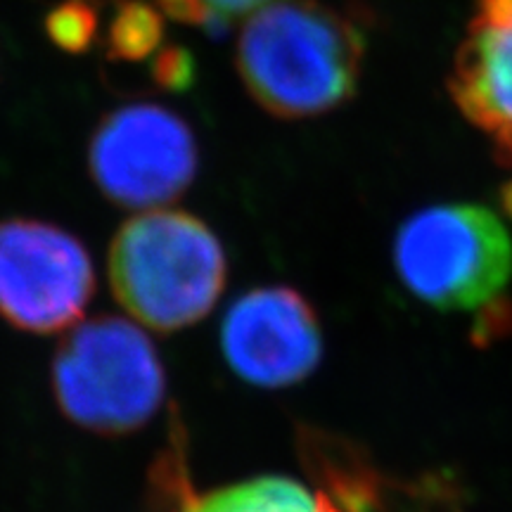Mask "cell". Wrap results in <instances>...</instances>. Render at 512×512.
Wrapping results in <instances>:
<instances>
[{
    "label": "cell",
    "mask_w": 512,
    "mask_h": 512,
    "mask_svg": "<svg viewBox=\"0 0 512 512\" xmlns=\"http://www.w3.org/2000/svg\"><path fill=\"white\" fill-rule=\"evenodd\" d=\"M448 83L463 117L512 164V0H475Z\"/></svg>",
    "instance_id": "cell-8"
},
{
    "label": "cell",
    "mask_w": 512,
    "mask_h": 512,
    "mask_svg": "<svg viewBox=\"0 0 512 512\" xmlns=\"http://www.w3.org/2000/svg\"><path fill=\"white\" fill-rule=\"evenodd\" d=\"M155 3L164 15L183 24H192V27H202L211 31V19L207 8L202 5V0H150Z\"/></svg>",
    "instance_id": "cell-14"
},
{
    "label": "cell",
    "mask_w": 512,
    "mask_h": 512,
    "mask_svg": "<svg viewBox=\"0 0 512 512\" xmlns=\"http://www.w3.org/2000/svg\"><path fill=\"white\" fill-rule=\"evenodd\" d=\"M221 349L233 373L266 389L290 387L320 363L323 337L309 302L290 287H259L230 306Z\"/></svg>",
    "instance_id": "cell-7"
},
{
    "label": "cell",
    "mask_w": 512,
    "mask_h": 512,
    "mask_svg": "<svg viewBox=\"0 0 512 512\" xmlns=\"http://www.w3.org/2000/svg\"><path fill=\"white\" fill-rule=\"evenodd\" d=\"M183 512H347L304 484L287 477H256L230 484L204 496L188 498Z\"/></svg>",
    "instance_id": "cell-9"
},
{
    "label": "cell",
    "mask_w": 512,
    "mask_h": 512,
    "mask_svg": "<svg viewBox=\"0 0 512 512\" xmlns=\"http://www.w3.org/2000/svg\"><path fill=\"white\" fill-rule=\"evenodd\" d=\"M164 19L155 3L117 0L107 24L105 53L114 62H145L162 48Z\"/></svg>",
    "instance_id": "cell-10"
},
{
    "label": "cell",
    "mask_w": 512,
    "mask_h": 512,
    "mask_svg": "<svg viewBox=\"0 0 512 512\" xmlns=\"http://www.w3.org/2000/svg\"><path fill=\"white\" fill-rule=\"evenodd\" d=\"M275 3V0H202V5L209 12L211 31H223L230 22L240 17H252L266 5Z\"/></svg>",
    "instance_id": "cell-13"
},
{
    "label": "cell",
    "mask_w": 512,
    "mask_h": 512,
    "mask_svg": "<svg viewBox=\"0 0 512 512\" xmlns=\"http://www.w3.org/2000/svg\"><path fill=\"white\" fill-rule=\"evenodd\" d=\"M93 290V261L72 233L46 221H0V318L5 323L53 335L81 318Z\"/></svg>",
    "instance_id": "cell-6"
},
{
    "label": "cell",
    "mask_w": 512,
    "mask_h": 512,
    "mask_svg": "<svg viewBox=\"0 0 512 512\" xmlns=\"http://www.w3.org/2000/svg\"><path fill=\"white\" fill-rule=\"evenodd\" d=\"M152 79L166 91H188L195 81V60L190 50L171 46L152 57Z\"/></svg>",
    "instance_id": "cell-12"
},
{
    "label": "cell",
    "mask_w": 512,
    "mask_h": 512,
    "mask_svg": "<svg viewBox=\"0 0 512 512\" xmlns=\"http://www.w3.org/2000/svg\"><path fill=\"white\" fill-rule=\"evenodd\" d=\"M394 261L403 285L441 311L491 304L512 275L510 233L477 204H439L399 228Z\"/></svg>",
    "instance_id": "cell-4"
},
{
    "label": "cell",
    "mask_w": 512,
    "mask_h": 512,
    "mask_svg": "<svg viewBox=\"0 0 512 512\" xmlns=\"http://www.w3.org/2000/svg\"><path fill=\"white\" fill-rule=\"evenodd\" d=\"M117 302L159 332L200 323L219 302L228 261L219 238L197 216L150 209L128 219L110 247Z\"/></svg>",
    "instance_id": "cell-2"
},
{
    "label": "cell",
    "mask_w": 512,
    "mask_h": 512,
    "mask_svg": "<svg viewBox=\"0 0 512 512\" xmlns=\"http://www.w3.org/2000/svg\"><path fill=\"white\" fill-rule=\"evenodd\" d=\"M361 22L320 0H275L240 31L235 64L247 93L278 119H309L356 95Z\"/></svg>",
    "instance_id": "cell-1"
},
{
    "label": "cell",
    "mask_w": 512,
    "mask_h": 512,
    "mask_svg": "<svg viewBox=\"0 0 512 512\" xmlns=\"http://www.w3.org/2000/svg\"><path fill=\"white\" fill-rule=\"evenodd\" d=\"M98 0H60L46 15V34L62 53H88L98 38Z\"/></svg>",
    "instance_id": "cell-11"
},
{
    "label": "cell",
    "mask_w": 512,
    "mask_h": 512,
    "mask_svg": "<svg viewBox=\"0 0 512 512\" xmlns=\"http://www.w3.org/2000/svg\"><path fill=\"white\" fill-rule=\"evenodd\" d=\"M200 150L188 121L155 102L107 114L88 145V169L107 200L126 209H159L195 181Z\"/></svg>",
    "instance_id": "cell-5"
},
{
    "label": "cell",
    "mask_w": 512,
    "mask_h": 512,
    "mask_svg": "<svg viewBox=\"0 0 512 512\" xmlns=\"http://www.w3.org/2000/svg\"><path fill=\"white\" fill-rule=\"evenodd\" d=\"M53 387L62 413L83 430L128 434L159 411L166 375L155 344L136 323L102 316L62 339Z\"/></svg>",
    "instance_id": "cell-3"
}]
</instances>
